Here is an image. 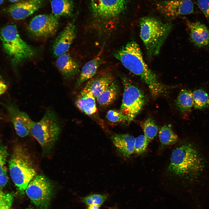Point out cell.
<instances>
[{
  "label": "cell",
  "mask_w": 209,
  "mask_h": 209,
  "mask_svg": "<svg viewBox=\"0 0 209 209\" xmlns=\"http://www.w3.org/2000/svg\"><path fill=\"white\" fill-rule=\"evenodd\" d=\"M59 25L57 17L52 14L39 15L35 16L29 24V31L33 36L46 39L54 35Z\"/></svg>",
  "instance_id": "9c48e42d"
},
{
  "label": "cell",
  "mask_w": 209,
  "mask_h": 209,
  "mask_svg": "<svg viewBox=\"0 0 209 209\" xmlns=\"http://www.w3.org/2000/svg\"><path fill=\"white\" fill-rule=\"evenodd\" d=\"M139 24L140 37L146 49L148 58L150 59L159 53L172 25L150 16L142 18Z\"/></svg>",
  "instance_id": "277c9868"
},
{
  "label": "cell",
  "mask_w": 209,
  "mask_h": 209,
  "mask_svg": "<svg viewBox=\"0 0 209 209\" xmlns=\"http://www.w3.org/2000/svg\"><path fill=\"white\" fill-rule=\"evenodd\" d=\"M110 209H118L116 207H113L111 208H110Z\"/></svg>",
  "instance_id": "d590c367"
},
{
  "label": "cell",
  "mask_w": 209,
  "mask_h": 209,
  "mask_svg": "<svg viewBox=\"0 0 209 209\" xmlns=\"http://www.w3.org/2000/svg\"><path fill=\"white\" fill-rule=\"evenodd\" d=\"M145 136L150 141L156 136L158 128L154 121L149 118L143 122L141 125Z\"/></svg>",
  "instance_id": "4316f807"
},
{
  "label": "cell",
  "mask_w": 209,
  "mask_h": 209,
  "mask_svg": "<svg viewBox=\"0 0 209 209\" xmlns=\"http://www.w3.org/2000/svg\"><path fill=\"white\" fill-rule=\"evenodd\" d=\"M56 64L59 70L66 78L72 79L79 72L77 63L69 54L66 53L58 57Z\"/></svg>",
  "instance_id": "e0dca14e"
},
{
  "label": "cell",
  "mask_w": 209,
  "mask_h": 209,
  "mask_svg": "<svg viewBox=\"0 0 209 209\" xmlns=\"http://www.w3.org/2000/svg\"><path fill=\"white\" fill-rule=\"evenodd\" d=\"M4 1V0H0V5Z\"/></svg>",
  "instance_id": "8d00e7d4"
},
{
  "label": "cell",
  "mask_w": 209,
  "mask_h": 209,
  "mask_svg": "<svg viewBox=\"0 0 209 209\" xmlns=\"http://www.w3.org/2000/svg\"><path fill=\"white\" fill-rule=\"evenodd\" d=\"M8 166L11 179L20 193L24 194L37 173L30 154L22 145L17 144L13 147Z\"/></svg>",
  "instance_id": "3957f363"
},
{
  "label": "cell",
  "mask_w": 209,
  "mask_h": 209,
  "mask_svg": "<svg viewBox=\"0 0 209 209\" xmlns=\"http://www.w3.org/2000/svg\"><path fill=\"white\" fill-rule=\"evenodd\" d=\"M168 170L188 183L209 182V153L201 142H186L173 151Z\"/></svg>",
  "instance_id": "6da1fadb"
},
{
  "label": "cell",
  "mask_w": 209,
  "mask_h": 209,
  "mask_svg": "<svg viewBox=\"0 0 209 209\" xmlns=\"http://www.w3.org/2000/svg\"><path fill=\"white\" fill-rule=\"evenodd\" d=\"M60 122L53 110L47 109L42 119L34 122L30 134L44 150H49L57 140L60 134Z\"/></svg>",
  "instance_id": "8992f818"
},
{
  "label": "cell",
  "mask_w": 209,
  "mask_h": 209,
  "mask_svg": "<svg viewBox=\"0 0 209 209\" xmlns=\"http://www.w3.org/2000/svg\"><path fill=\"white\" fill-rule=\"evenodd\" d=\"M194 101L193 106L196 109H203L209 105V96L208 93L202 89L195 90L192 93Z\"/></svg>",
  "instance_id": "484cf974"
},
{
  "label": "cell",
  "mask_w": 209,
  "mask_h": 209,
  "mask_svg": "<svg viewBox=\"0 0 209 209\" xmlns=\"http://www.w3.org/2000/svg\"><path fill=\"white\" fill-rule=\"evenodd\" d=\"M43 0H26L15 3L7 8L6 11L16 20L23 19L38 10Z\"/></svg>",
  "instance_id": "4fadbf2b"
},
{
  "label": "cell",
  "mask_w": 209,
  "mask_h": 209,
  "mask_svg": "<svg viewBox=\"0 0 209 209\" xmlns=\"http://www.w3.org/2000/svg\"><path fill=\"white\" fill-rule=\"evenodd\" d=\"M87 209H100V206L96 204H91L88 206Z\"/></svg>",
  "instance_id": "836d02e7"
},
{
  "label": "cell",
  "mask_w": 209,
  "mask_h": 209,
  "mask_svg": "<svg viewBox=\"0 0 209 209\" xmlns=\"http://www.w3.org/2000/svg\"><path fill=\"white\" fill-rule=\"evenodd\" d=\"M8 156L6 148L0 142V189L5 186L8 181L6 166Z\"/></svg>",
  "instance_id": "cb8c5ba5"
},
{
  "label": "cell",
  "mask_w": 209,
  "mask_h": 209,
  "mask_svg": "<svg viewBox=\"0 0 209 209\" xmlns=\"http://www.w3.org/2000/svg\"><path fill=\"white\" fill-rule=\"evenodd\" d=\"M107 198V194H92L83 197L82 201L88 206L91 204L100 206L105 202Z\"/></svg>",
  "instance_id": "83f0119b"
},
{
  "label": "cell",
  "mask_w": 209,
  "mask_h": 209,
  "mask_svg": "<svg viewBox=\"0 0 209 209\" xmlns=\"http://www.w3.org/2000/svg\"><path fill=\"white\" fill-rule=\"evenodd\" d=\"M6 107L17 134L21 137L26 136L30 134L34 122L28 115L20 111L14 104H8Z\"/></svg>",
  "instance_id": "7c38bea8"
},
{
  "label": "cell",
  "mask_w": 209,
  "mask_h": 209,
  "mask_svg": "<svg viewBox=\"0 0 209 209\" xmlns=\"http://www.w3.org/2000/svg\"><path fill=\"white\" fill-rule=\"evenodd\" d=\"M51 5L52 14L57 18L69 16L73 11V0H51Z\"/></svg>",
  "instance_id": "44dd1931"
},
{
  "label": "cell",
  "mask_w": 209,
  "mask_h": 209,
  "mask_svg": "<svg viewBox=\"0 0 209 209\" xmlns=\"http://www.w3.org/2000/svg\"><path fill=\"white\" fill-rule=\"evenodd\" d=\"M8 86L5 82L0 77V96L4 93L6 91Z\"/></svg>",
  "instance_id": "d6a6232c"
},
{
  "label": "cell",
  "mask_w": 209,
  "mask_h": 209,
  "mask_svg": "<svg viewBox=\"0 0 209 209\" xmlns=\"http://www.w3.org/2000/svg\"><path fill=\"white\" fill-rule=\"evenodd\" d=\"M106 117L109 121L113 122H130L128 117L120 110H110L107 112Z\"/></svg>",
  "instance_id": "f1b7e54d"
},
{
  "label": "cell",
  "mask_w": 209,
  "mask_h": 209,
  "mask_svg": "<svg viewBox=\"0 0 209 209\" xmlns=\"http://www.w3.org/2000/svg\"><path fill=\"white\" fill-rule=\"evenodd\" d=\"M91 79L84 88L96 98L113 81L110 73H103Z\"/></svg>",
  "instance_id": "2e32d148"
},
{
  "label": "cell",
  "mask_w": 209,
  "mask_h": 209,
  "mask_svg": "<svg viewBox=\"0 0 209 209\" xmlns=\"http://www.w3.org/2000/svg\"><path fill=\"white\" fill-rule=\"evenodd\" d=\"M190 40L198 48H203L209 46V29L203 24L199 22L187 21Z\"/></svg>",
  "instance_id": "9a60e30c"
},
{
  "label": "cell",
  "mask_w": 209,
  "mask_h": 209,
  "mask_svg": "<svg viewBox=\"0 0 209 209\" xmlns=\"http://www.w3.org/2000/svg\"><path fill=\"white\" fill-rule=\"evenodd\" d=\"M181 111L184 112L190 110L193 105L192 93L188 89H183L180 91L176 102Z\"/></svg>",
  "instance_id": "603a6c76"
},
{
  "label": "cell",
  "mask_w": 209,
  "mask_h": 209,
  "mask_svg": "<svg viewBox=\"0 0 209 209\" xmlns=\"http://www.w3.org/2000/svg\"><path fill=\"white\" fill-rule=\"evenodd\" d=\"M14 194L0 191V209H10L13 202Z\"/></svg>",
  "instance_id": "f546056e"
},
{
  "label": "cell",
  "mask_w": 209,
  "mask_h": 209,
  "mask_svg": "<svg viewBox=\"0 0 209 209\" xmlns=\"http://www.w3.org/2000/svg\"><path fill=\"white\" fill-rule=\"evenodd\" d=\"M197 4L206 17L209 20V0H198Z\"/></svg>",
  "instance_id": "1f68e13d"
},
{
  "label": "cell",
  "mask_w": 209,
  "mask_h": 209,
  "mask_svg": "<svg viewBox=\"0 0 209 209\" xmlns=\"http://www.w3.org/2000/svg\"><path fill=\"white\" fill-rule=\"evenodd\" d=\"M157 9L166 16L175 17L194 12V4L191 0L162 1L156 2Z\"/></svg>",
  "instance_id": "8fae6325"
},
{
  "label": "cell",
  "mask_w": 209,
  "mask_h": 209,
  "mask_svg": "<svg viewBox=\"0 0 209 209\" xmlns=\"http://www.w3.org/2000/svg\"><path fill=\"white\" fill-rule=\"evenodd\" d=\"M30 209V208H27V209Z\"/></svg>",
  "instance_id": "f35d334b"
},
{
  "label": "cell",
  "mask_w": 209,
  "mask_h": 209,
  "mask_svg": "<svg viewBox=\"0 0 209 209\" xmlns=\"http://www.w3.org/2000/svg\"><path fill=\"white\" fill-rule=\"evenodd\" d=\"M149 141L144 135H140L135 138L134 152L138 154L143 153L146 150Z\"/></svg>",
  "instance_id": "4dcf8cb0"
},
{
  "label": "cell",
  "mask_w": 209,
  "mask_h": 209,
  "mask_svg": "<svg viewBox=\"0 0 209 209\" xmlns=\"http://www.w3.org/2000/svg\"><path fill=\"white\" fill-rule=\"evenodd\" d=\"M94 14L100 18L112 19L125 9L127 0H90Z\"/></svg>",
  "instance_id": "30bf717a"
},
{
  "label": "cell",
  "mask_w": 209,
  "mask_h": 209,
  "mask_svg": "<svg viewBox=\"0 0 209 209\" xmlns=\"http://www.w3.org/2000/svg\"><path fill=\"white\" fill-rule=\"evenodd\" d=\"M114 55L125 68L141 78L154 97L159 96L166 92L167 88L158 80L156 74L146 64L140 48L135 42H128L116 50Z\"/></svg>",
  "instance_id": "7a4b0ae2"
},
{
  "label": "cell",
  "mask_w": 209,
  "mask_h": 209,
  "mask_svg": "<svg viewBox=\"0 0 209 209\" xmlns=\"http://www.w3.org/2000/svg\"><path fill=\"white\" fill-rule=\"evenodd\" d=\"M75 104L81 111L88 115H93L97 110L95 98L84 88L77 96Z\"/></svg>",
  "instance_id": "d6986e66"
},
{
  "label": "cell",
  "mask_w": 209,
  "mask_h": 209,
  "mask_svg": "<svg viewBox=\"0 0 209 209\" xmlns=\"http://www.w3.org/2000/svg\"><path fill=\"white\" fill-rule=\"evenodd\" d=\"M118 87L114 81L96 98L99 106L105 107L111 104L118 95Z\"/></svg>",
  "instance_id": "7402d4cb"
},
{
  "label": "cell",
  "mask_w": 209,
  "mask_h": 209,
  "mask_svg": "<svg viewBox=\"0 0 209 209\" xmlns=\"http://www.w3.org/2000/svg\"><path fill=\"white\" fill-rule=\"evenodd\" d=\"M76 27L72 22H69L59 35L53 46V51L56 57L68 50L76 37Z\"/></svg>",
  "instance_id": "5bb4252c"
},
{
  "label": "cell",
  "mask_w": 209,
  "mask_h": 209,
  "mask_svg": "<svg viewBox=\"0 0 209 209\" xmlns=\"http://www.w3.org/2000/svg\"><path fill=\"white\" fill-rule=\"evenodd\" d=\"M172 0V1H173V0Z\"/></svg>",
  "instance_id": "74e56055"
},
{
  "label": "cell",
  "mask_w": 209,
  "mask_h": 209,
  "mask_svg": "<svg viewBox=\"0 0 209 209\" xmlns=\"http://www.w3.org/2000/svg\"><path fill=\"white\" fill-rule=\"evenodd\" d=\"M124 92L120 111L127 116L130 122L141 111L147 101L143 92L127 78H122Z\"/></svg>",
  "instance_id": "52a82bcc"
},
{
  "label": "cell",
  "mask_w": 209,
  "mask_h": 209,
  "mask_svg": "<svg viewBox=\"0 0 209 209\" xmlns=\"http://www.w3.org/2000/svg\"><path fill=\"white\" fill-rule=\"evenodd\" d=\"M10 2H12L16 3L21 1H24L26 0H8Z\"/></svg>",
  "instance_id": "e575fe53"
},
{
  "label": "cell",
  "mask_w": 209,
  "mask_h": 209,
  "mask_svg": "<svg viewBox=\"0 0 209 209\" xmlns=\"http://www.w3.org/2000/svg\"><path fill=\"white\" fill-rule=\"evenodd\" d=\"M161 143L164 145H169L176 142L177 135L174 132L170 124L165 125L160 129L158 134Z\"/></svg>",
  "instance_id": "d4e9b609"
},
{
  "label": "cell",
  "mask_w": 209,
  "mask_h": 209,
  "mask_svg": "<svg viewBox=\"0 0 209 209\" xmlns=\"http://www.w3.org/2000/svg\"><path fill=\"white\" fill-rule=\"evenodd\" d=\"M25 192L37 207L39 209H47L53 195V188L46 176L36 175L29 183Z\"/></svg>",
  "instance_id": "ba28073f"
},
{
  "label": "cell",
  "mask_w": 209,
  "mask_h": 209,
  "mask_svg": "<svg viewBox=\"0 0 209 209\" xmlns=\"http://www.w3.org/2000/svg\"><path fill=\"white\" fill-rule=\"evenodd\" d=\"M112 141L118 151L124 156L128 157L134 152L135 138L128 134H114Z\"/></svg>",
  "instance_id": "ac0fdd59"
},
{
  "label": "cell",
  "mask_w": 209,
  "mask_h": 209,
  "mask_svg": "<svg viewBox=\"0 0 209 209\" xmlns=\"http://www.w3.org/2000/svg\"><path fill=\"white\" fill-rule=\"evenodd\" d=\"M0 39L3 49L12 63L17 64L30 58L33 49L21 37L16 25L10 24L0 31Z\"/></svg>",
  "instance_id": "5b68a950"
},
{
  "label": "cell",
  "mask_w": 209,
  "mask_h": 209,
  "mask_svg": "<svg viewBox=\"0 0 209 209\" xmlns=\"http://www.w3.org/2000/svg\"><path fill=\"white\" fill-rule=\"evenodd\" d=\"M102 62L100 56H97L86 63L83 66L76 83V87L93 78Z\"/></svg>",
  "instance_id": "ffe728a7"
}]
</instances>
